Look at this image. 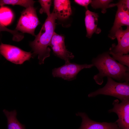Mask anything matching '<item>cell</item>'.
Instances as JSON below:
<instances>
[{
	"instance_id": "6da1fadb",
	"label": "cell",
	"mask_w": 129,
	"mask_h": 129,
	"mask_svg": "<svg viewBox=\"0 0 129 129\" xmlns=\"http://www.w3.org/2000/svg\"><path fill=\"white\" fill-rule=\"evenodd\" d=\"M92 64L99 73L93 76L96 83L102 85L104 77L114 79L120 82L129 81V68L122 65L111 57L109 51L104 52L93 58Z\"/></svg>"
},
{
	"instance_id": "7a4b0ae2",
	"label": "cell",
	"mask_w": 129,
	"mask_h": 129,
	"mask_svg": "<svg viewBox=\"0 0 129 129\" xmlns=\"http://www.w3.org/2000/svg\"><path fill=\"white\" fill-rule=\"evenodd\" d=\"M56 16L52 12L48 16L38 33L35 36V38L29 43L33 52V56L38 55L39 63L43 64L45 59L50 56L51 49L48 47L55 32Z\"/></svg>"
},
{
	"instance_id": "3957f363",
	"label": "cell",
	"mask_w": 129,
	"mask_h": 129,
	"mask_svg": "<svg viewBox=\"0 0 129 129\" xmlns=\"http://www.w3.org/2000/svg\"><path fill=\"white\" fill-rule=\"evenodd\" d=\"M107 78V83L103 87L91 92L88 97H93L103 95L116 97L121 101L129 99V82H118L111 78L108 77Z\"/></svg>"
},
{
	"instance_id": "277c9868",
	"label": "cell",
	"mask_w": 129,
	"mask_h": 129,
	"mask_svg": "<svg viewBox=\"0 0 129 129\" xmlns=\"http://www.w3.org/2000/svg\"><path fill=\"white\" fill-rule=\"evenodd\" d=\"M40 23L36 9L31 7L22 11L15 30L35 36V29Z\"/></svg>"
},
{
	"instance_id": "5b68a950",
	"label": "cell",
	"mask_w": 129,
	"mask_h": 129,
	"mask_svg": "<svg viewBox=\"0 0 129 129\" xmlns=\"http://www.w3.org/2000/svg\"><path fill=\"white\" fill-rule=\"evenodd\" d=\"M0 54L7 60L16 64H22L32 57L31 52L25 51L17 47L3 43L0 45Z\"/></svg>"
},
{
	"instance_id": "8992f818",
	"label": "cell",
	"mask_w": 129,
	"mask_h": 129,
	"mask_svg": "<svg viewBox=\"0 0 129 129\" xmlns=\"http://www.w3.org/2000/svg\"><path fill=\"white\" fill-rule=\"evenodd\" d=\"M94 66L92 64H80L70 62L65 63L63 66L52 70V75L54 77H59L64 80L70 81L76 79L77 74L84 69L90 68Z\"/></svg>"
},
{
	"instance_id": "52a82bcc",
	"label": "cell",
	"mask_w": 129,
	"mask_h": 129,
	"mask_svg": "<svg viewBox=\"0 0 129 129\" xmlns=\"http://www.w3.org/2000/svg\"><path fill=\"white\" fill-rule=\"evenodd\" d=\"M113 108L108 112L117 115L118 119L116 122L118 127L121 129H129V99L120 103L116 99L113 101Z\"/></svg>"
},
{
	"instance_id": "ba28073f",
	"label": "cell",
	"mask_w": 129,
	"mask_h": 129,
	"mask_svg": "<svg viewBox=\"0 0 129 129\" xmlns=\"http://www.w3.org/2000/svg\"><path fill=\"white\" fill-rule=\"evenodd\" d=\"M54 54L65 62V63L70 62V59L74 57L73 54L67 49L65 45L64 38L61 35L55 32L52 38L50 44Z\"/></svg>"
},
{
	"instance_id": "9c48e42d",
	"label": "cell",
	"mask_w": 129,
	"mask_h": 129,
	"mask_svg": "<svg viewBox=\"0 0 129 129\" xmlns=\"http://www.w3.org/2000/svg\"><path fill=\"white\" fill-rule=\"evenodd\" d=\"M115 38L117 39L118 44H112L109 49V51L117 55L127 54L129 52V26L123 30L121 27L116 31Z\"/></svg>"
},
{
	"instance_id": "30bf717a",
	"label": "cell",
	"mask_w": 129,
	"mask_h": 129,
	"mask_svg": "<svg viewBox=\"0 0 129 129\" xmlns=\"http://www.w3.org/2000/svg\"><path fill=\"white\" fill-rule=\"evenodd\" d=\"M113 6H117L118 9L113 25L108 35L112 40L116 38L115 33L119 28L123 26H129V11L125 10L119 1L117 3L113 4Z\"/></svg>"
},
{
	"instance_id": "8fae6325",
	"label": "cell",
	"mask_w": 129,
	"mask_h": 129,
	"mask_svg": "<svg viewBox=\"0 0 129 129\" xmlns=\"http://www.w3.org/2000/svg\"><path fill=\"white\" fill-rule=\"evenodd\" d=\"M76 115L81 117L82 122L79 129H121L116 122L114 123L100 122L90 118L85 113L78 112Z\"/></svg>"
},
{
	"instance_id": "7c38bea8",
	"label": "cell",
	"mask_w": 129,
	"mask_h": 129,
	"mask_svg": "<svg viewBox=\"0 0 129 129\" xmlns=\"http://www.w3.org/2000/svg\"><path fill=\"white\" fill-rule=\"evenodd\" d=\"M56 19L63 20L68 18L72 12L70 1L68 0H54L53 12Z\"/></svg>"
},
{
	"instance_id": "4fadbf2b",
	"label": "cell",
	"mask_w": 129,
	"mask_h": 129,
	"mask_svg": "<svg viewBox=\"0 0 129 129\" xmlns=\"http://www.w3.org/2000/svg\"><path fill=\"white\" fill-rule=\"evenodd\" d=\"M98 17V13L88 10L86 12L85 23L87 32L86 37L88 38H91L94 33L98 34L101 31V29L97 27Z\"/></svg>"
},
{
	"instance_id": "5bb4252c",
	"label": "cell",
	"mask_w": 129,
	"mask_h": 129,
	"mask_svg": "<svg viewBox=\"0 0 129 129\" xmlns=\"http://www.w3.org/2000/svg\"><path fill=\"white\" fill-rule=\"evenodd\" d=\"M3 112L7 119V129H26L25 125L21 124L17 120L16 110L10 112L4 109Z\"/></svg>"
},
{
	"instance_id": "9a60e30c",
	"label": "cell",
	"mask_w": 129,
	"mask_h": 129,
	"mask_svg": "<svg viewBox=\"0 0 129 129\" xmlns=\"http://www.w3.org/2000/svg\"><path fill=\"white\" fill-rule=\"evenodd\" d=\"M35 1L32 0H0V6L8 5H19L25 9L33 6Z\"/></svg>"
},
{
	"instance_id": "2e32d148",
	"label": "cell",
	"mask_w": 129,
	"mask_h": 129,
	"mask_svg": "<svg viewBox=\"0 0 129 129\" xmlns=\"http://www.w3.org/2000/svg\"><path fill=\"white\" fill-rule=\"evenodd\" d=\"M13 16V14L9 8L5 7L0 8V21L5 26L11 23Z\"/></svg>"
},
{
	"instance_id": "e0dca14e",
	"label": "cell",
	"mask_w": 129,
	"mask_h": 129,
	"mask_svg": "<svg viewBox=\"0 0 129 129\" xmlns=\"http://www.w3.org/2000/svg\"><path fill=\"white\" fill-rule=\"evenodd\" d=\"M113 0H92L91 5L94 9L101 8L102 12L104 13L106 11V9L111 7L110 3Z\"/></svg>"
},
{
	"instance_id": "ac0fdd59",
	"label": "cell",
	"mask_w": 129,
	"mask_h": 129,
	"mask_svg": "<svg viewBox=\"0 0 129 129\" xmlns=\"http://www.w3.org/2000/svg\"><path fill=\"white\" fill-rule=\"evenodd\" d=\"M2 31L8 32L12 35V40L16 42H19L23 39L24 37L23 33L20 32L15 30H11L6 27L0 21V32Z\"/></svg>"
},
{
	"instance_id": "d6986e66",
	"label": "cell",
	"mask_w": 129,
	"mask_h": 129,
	"mask_svg": "<svg viewBox=\"0 0 129 129\" xmlns=\"http://www.w3.org/2000/svg\"><path fill=\"white\" fill-rule=\"evenodd\" d=\"M110 54L112 55V58L116 60L119 61L121 64L129 68V55L115 54L110 51L109 52Z\"/></svg>"
},
{
	"instance_id": "ffe728a7",
	"label": "cell",
	"mask_w": 129,
	"mask_h": 129,
	"mask_svg": "<svg viewBox=\"0 0 129 129\" xmlns=\"http://www.w3.org/2000/svg\"><path fill=\"white\" fill-rule=\"evenodd\" d=\"M52 0H39L38 2L41 6L39 12L41 14L43 13H45L48 16L50 15L51 13L50 9L52 3Z\"/></svg>"
},
{
	"instance_id": "44dd1931",
	"label": "cell",
	"mask_w": 129,
	"mask_h": 129,
	"mask_svg": "<svg viewBox=\"0 0 129 129\" xmlns=\"http://www.w3.org/2000/svg\"><path fill=\"white\" fill-rule=\"evenodd\" d=\"M91 0H75L74 1L77 4L84 7L87 10L88 6L91 4Z\"/></svg>"
},
{
	"instance_id": "7402d4cb",
	"label": "cell",
	"mask_w": 129,
	"mask_h": 129,
	"mask_svg": "<svg viewBox=\"0 0 129 129\" xmlns=\"http://www.w3.org/2000/svg\"><path fill=\"white\" fill-rule=\"evenodd\" d=\"M123 8L125 10H129V0H122L119 1Z\"/></svg>"
},
{
	"instance_id": "603a6c76",
	"label": "cell",
	"mask_w": 129,
	"mask_h": 129,
	"mask_svg": "<svg viewBox=\"0 0 129 129\" xmlns=\"http://www.w3.org/2000/svg\"><path fill=\"white\" fill-rule=\"evenodd\" d=\"M2 34L1 33V32H0V45L2 43L1 42V40L2 38Z\"/></svg>"
}]
</instances>
